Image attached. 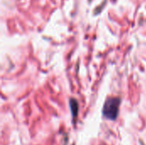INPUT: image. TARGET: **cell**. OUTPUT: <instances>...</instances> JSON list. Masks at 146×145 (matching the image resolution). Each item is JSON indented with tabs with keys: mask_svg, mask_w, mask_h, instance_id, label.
<instances>
[{
	"mask_svg": "<svg viewBox=\"0 0 146 145\" xmlns=\"http://www.w3.org/2000/svg\"><path fill=\"white\" fill-rule=\"evenodd\" d=\"M120 99L117 97H110L109 98L104 108V115L105 117L110 120H115L119 112L120 107Z\"/></svg>",
	"mask_w": 146,
	"mask_h": 145,
	"instance_id": "obj_1",
	"label": "cell"
}]
</instances>
